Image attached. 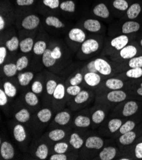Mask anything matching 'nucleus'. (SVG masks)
I'll list each match as a JSON object with an SVG mask.
<instances>
[{"label":"nucleus","mask_w":142,"mask_h":160,"mask_svg":"<svg viewBox=\"0 0 142 160\" xmlns=\"http://www.w3.org/2000/svg\"><path fill=\"white\" fill-rule=\"evenodd\" d=\"M83 26L86 30L91 33H97L101 30L102 25L97 19H88L84 21Z\"/></svg>","instance_id":"obj_29"},{"label":"nucleus","mask_w":142,"mask_h":160,"mask_svg":"<svg viewBox=\"0 0 142 160\" xmlns=\"http://www.w3.org/2000/svg\"><path fill=\"white\" fill-rule=\"evenodd\" d=\"M140 46L141 47V48H142V38L140 40Z\"/></svg>","instance_id":"obj_62"},{"label":"nucleus","mask_w":142,"mask_h":160,"mask_svg":"<svg viewBox=\"0 0 142 160\" xmlns=\"http://www.w3.org/2000/svg\"><path fill=\"white\" fill-rule=\"evenodd\" d=\"M93 13L96 16L102 19H107L110 16V11L104 3H99L94 7Z\"/></svg>","instance_id":"obj_31"},{"label":"nucleus","mask_w":142,"mask_h":160,"mask_svg":"<svg viewBox=\"0 0 142 160\" xmlns=\"http://www.w3.org/2000/svg\"><path fill=\"white\" fill-rule=\"evenodd\" d=\"M124 77L131 79H138L142 77V68H132L124 73Z\"/></svg>","instance_id":"obj_43"},{"label":"nucleus","mask_w":142,"mask_h":160,"mask_svg":"<svg viewBox=\"0 0 142 160\" xmlns=\"http://www.w3.org/2000/svg\"><path fill=\"white\" fill-rule=\"evenodd\" d=\"M5 27V20L3 16L0 15V30L3 31Z\"/></svg>","instance_id":"obj_60"},{"label":"nucleus","mask_w":142,"mask_h":160,"mask_svg":"<svg viewBox=\"0 0 142 160\" xmlns=\"http://www.w3.org/2000/svg\"><path fill=\"white\" fill-rule=\"evenodd\" d=\"M25 104L29 108H37L40 106V100L38 95L31 91L26 92L23 96Z\"/></svg>","instance_id":"obj_17"},{"label":"nucleus","mask_w":142,"mask_h":160,"mask_svg":"<svg viewBox=\"0 0 142 160\" xmlns=\"http://www.w3.org/2000/svg\"><path fill=\"white\" fill-rule=\"evenodd\" d=\"M128 66L130 68H142V56H135L129 59Z\"/></svg>","instance_id":"obj_49"},{"label":"nucleus","mask_w":142,"mask_h":160,"mask_svg":"<svg viewBox=\"0 0 142 160\" xmlns=\"http://www.w3.org/2000/svg\"><path fill=\"white\" fill-rule=\"evenodd\" d=\"M71 120V114L68 110H63L57 112L54 116L52 124L59 126H65L68 125Z\"/></svg>","instance_id":"obj_12"},{"label":"nucleus","mask_w":142,"mask_h":160,"mask_svg":"<svg viewBox=\"0 0 142 160\" xmlns=\"http://www.w3.org/2000/svg\"><path fill=\"white\" fill-rule=\"evenodd\" d=\"M125 86L124 82L121 78H107L104 82H102L98 86L99 89L103 91L109 90H119L122 89Z\"/></svg>","instance_id":"obj_5"},{"label":"nucleus","mask_w":142,"mask_h":160,"mask_svg":"<svg viewBox=\"0 0 142 160\" xmlns=\"http://www.w3.org/2000/svg\"><path fill=\"white\" fill-rule=\"evenodd\" d=\"M35 78V74L32 72H25L19 73L17 75V81L21 87H27L29 86Z\"/></svg>","instance_id":"obj_28"},{"label":"nucleus","mask_w":142,"mask_h":160,"mask_svg":"<svg viewBox=\"0 0 142 160\" xmlns=\"http://www.w3.org/2000/svg\"><path fill=\"white\" fill-rule=\"evenodd\" d=\"M117 154V149L114 146H106L99 153L98 158L101 160H112Z\"/></svg>","instance_id":"obj_22"},{"label":"nucleus","mask_w":142,"mask_h":160,"mask_svg":"<svg viewBox=\"0 0 142 160\" xmlns=\"http://www.w3.org/2000/svg\"><path fill=\"white\" fill-rule=\"evenodd\" d=\"M15 64H16L18 72H21L27 67L29 65V59L27 56H22L17 59Z\"/></svg>","instance_id":"obj_48"},{"label":"nucleus","mask_w":142,"mask_h":160,"mask_svg":"<svg viewBox=\"0 0 142 160\" xmlns=\"http://www.w3.org/2000/svg\"><path fill=\"white\" fill-rule=\"evenodd\" d=\"M84 72L82 73H87V72H95V73H98L97 70L95 67V64H94V60H92L91 61H90L87 65H86V67L84 68Z\"/></svg>","instance_id":"obj_56"},{"label":"nucleus","mask_w":142,"mask_h":160,"mask_svg":"<svg viewBox=\"0 0 142 160\" xmlns=\"http://www.w3.org/2000/svg\"><path fill=\"white\" fill-rule=\"evenodd\" d=\"M68 143L74 149L79 150L83 147L85 142L82 137H81L77 132H73L69 137Z\"/></svg>","instance_id":"obj_26"},{"label":"nucleus","mask_w":142,"mask_h":160,"mask_svg":"<svg viewBox=\"0 0 142 160\" xmlns=\"http://www.w3.org/2000/svg\"><path fill=\"white\" fill-rule=\"evenodd\" d=\"M57 80L54 78H49L46 81L45 88V95L47 98H48L51 102H52V98L55 89L58 84Z\"/></svg>","instance_id":"obj_30"},{"label":"nucleus","mask_w":142,"mask_h":160,"mask_svg":"<svg viewBox=\"0 0 142 160\" xmlns=\"http://www.w3.org/2000/svg\"><path fill=\"white\" fill-rule=\"evenodd\" d=\"M66 99V86L63 82H59L55 91L53 94L52 103V107L54 110L56 112L60 111L62 108L64 103H65Z\"/></svg>","instance_id":"obj_1"},{"label":"nucleus","mask_w":142,"mask_h":160,"mask_svg":"<svg viewBox=\"0 0 142 160\" xmlns=\"http://www.w3.org/2000/svg\"><path fill=\"white\" fill-rule=\"evenodd\" d=\"M12 134L15 140L19 143H24L27 139L26 128L22 123L19 122L13 125Z\"/></svg>","instance_id":"obj_10"},{"label":"nucleus","mask_w":142,"mask_h":160,"mask_svg":"<svg viewBox=\"0 0 142 160\" xmlns=\"http://www.w3.org/2000/svg\"><path fill=\"white\" fill-rule=\"evenodd\" d=\"M137 133H138L133 130L131 132L120 135L118 139L119 144L123 146L131 145L137 138Z\"/></svg>","instance_id":"obj_23"},{"label":"nucleus","mask_w":142,"mask_h":160,"mask_svg":"<svg viewBox=\"0 0 142 160\" xmlns=\"http://www.w3.org/2000/svg\"><path fill=\"white\" fill-rule=\"evenodd\" d=\"M59 7L62 10L65 12L73 13L75 11V4L72 0H67V1L62 2Z\"/></svg>","instance_id":"obj_47"},{"label":"nucleus","mask_w":142,"mask_h":160,"mask_svg":"<svg viewBox=\"0 0 142 160\" xmlns=\"http://www.w3.org/2000/svg\"><path fill=\"white\" fill-rule=\"evenodd\" d=\"M135 156L137 159H142V142L138 143L134 149Z\"/></svg>","instance_id":"obj_55"},{"label":"nucleus","mask_w":142,"mask_h":160,"mask_svg":"<svg viewBox=\"0 0 142 160\" xmlns=\"http://www.w3.org/2000/svg\"><path fill=\"white\" fill-rule=\"evenodd\" d=\"M84 81V73L82 72H77L68 80V85L78 86L82 84Z\"/></svg>","instance_id":"obj_46"},{"label":"nucleus","mask_w":142,"mask_h":160,"mask_svg":"<svg viewBox=\"0 0 142 160\" xmlns=\"http://www.w3.org/2000/svg\"><path fill=\"white\" fill-rule=\"evenodd\" d=\"M68 38L73 42L82 44L86 40V34L82 29L74 28L69 31Z\"/></svg>","instance_id":"obj_15"},{"label":"nucleus","mask_w":142,"mask_h":160,"mask_svg":"<svg viewBox=\"0 0 142 160\" xmlns=\"http://www.w3.org/2000/svg\"><path fill=\"white\" fill-rule=\"evenodd\" d=\"M40 23V19L36 15H29L24 18L21 22L22 27L27 30L36 29Z\"/></svg>","instance_id":"obj_16"},{"label":"nucleus","mask_w":142,"mask_h":160,"mask_svg":"<svg viewBox=\"0 0 142 160\" xmlns=\"http://www.w3.org/2000/svg\"><path fill=\"white\" fill-rule=\"evenodd\" d=\"M50 160H67L72 159L71 157H69L66 153H54L49 157Z\"/></svg>","instance_id":"obj_51"},{"label":"nucleus","mask_w":142,"mask_h":160,"mask_svg":"<svg viewBox=\"0 0 142 160\" xmlns=\"http://www.w3.org/2000/svg\"><path fill=\"white\" fill-rule=\"evenodd\" d=\"M100 48L99 41L94 38H89L86 40L81 45V50L83 54L89 56L98 51Z\"/></svg>","instance_id":"obj_7"},{"label":"nucleus","mask_w":142,"mask_h":160,"mask_svg":"<svg viewBox=\"0 0 142 160\" xmlns=\"http://www.w3.org/2000/svg\"><path fill=\"white\" fill-rule=\"evenodd\" d=\"M7 55V48L4 46L0 47V65H2L4 63Z\"/></svg>","instance_id":"obj_57"},{"label":"nucleus","mask_w":142,"mask_h":160,"mask_svg":"<svg viewBox=\"0 0 142 160\" xmlns=\"http://www.w3.org/2000/svg\"><path fill=\"white\" fill-rule=\"evenodd\" d=\"M8 97L2 88L0 89V106L2 107H5L8 103Z\"/></svg>","instance_id":"obj_53"},{"label":"nucleus","mask_w":142,"mask_h":160,"mask_svg":"<svg viewBox=\"0 0 142 160\" xmlns=\"http://www.w3.org/2000/svg\"><path fill=\"white\" fill-rule=\"evenodd\" d=\"M70 143L65 141H59L56 142L53 146L54 153H66L70 150Z\"/></svg>","instance_id":"obj_38"},{"label":"nucleus","mask_w":142,"mask_h":160,"mask_svg":"<svg viewBox=\"0 0 142 160\" xmlns=\"http://www.w3.org/2000/svg\"><path fill=\"white\" fill-rule=\"evenodd\" d=\"M113 6L115 8L120 11L127 10L129 8L128 3L126 0H114Z\"/></svg>","instance_id":"obj_50"},{"label":"nucleus","mask_w":142,"mask_h":160,"mask_svg":"<svg viewBox=\"0 0 142 160\" xmlns=\"http://www.w3.org/2000/svg\"><path fill=\"white\" fill-rule=\"evenodd\" d=\"M2 88L9 98H14L17 94V88L11 81L4 82Z\"/></svg>","instance_id":"obj_32"},{"label":"nucleus","mask_w":142,"mask_h":160,"mask_svg":"<svg viewBox=\"0 0 142 160\" xmlns=\"http://www.w3.org/2000/svg\"><path fill=\"white\" fill-rule=\"evenodd\" d=\"M62 55V51L59 46H56L53 48L52 50H51V56L57 61L61 58Z\"/></svg>","instance_id":"obj_54"},{"label":"nucleus","mask_w":142,"mask_h":160,"mask_svg":"<svg viewBox=\"0 0 142 160\" xmlns=\"http://www.w3.org/2000/svg\"><path fill=\"white\" fill-rule=\"evenodd\" d=\"M122 108L119 110V115L123 118H129L137 113L140 108L138 102L134 100H130L121 104Z\"/></svg>","instance_id":"obj_4"},{"label":"nucleus","mask_w":142,"mask_h":160,"mask_svg":"<svg viewBox=\"0 0 142 160\" xmlns=\"http://www.w3.org/2000/svg\"><path fill=\"white\" fill-rule=\"evenodd\" d=\"M0 155H1L2 159L4 160H10L15 157V151L11 142L7 140H4L3 142L1 139V142H0Z\"/></svg>","instance_id":"obj_11"},{"label":"nucleus","mask_w":142,"mask_h":160,"mask_svg":"<svg viewBox=\"0 0 142 160\" xmlns=\"http://www.w3.org/2000/svg\"><path fill=\"white\" fill-rule=\"evenodd\" d=\"M43 3L51 9L57 8L59 5V0H43Z\"/></svg>","instance_id":"obj_52"},{"label":"nucleus","mask_w":142,"mask_h":160,"mask_svg":"<svg viewBox=\"0 0 142 160\" xmlns=\"http://www.w3.org/2000/svg\"><path fill=\"white\" fill-rule=\"evenodd\" d=\"M45 23L47 26L55 28L56 29H61L65 27V25L57 18L55 16H49L45 19Z\"/></svg>","instance_id":"obj_41"},{"label":"nucleus","mask_w":142,"mask_h":160,"mask_svg":"<svg viewBox=\"0 0 142 160\" xmlns=\"http://www.w3.org/2000/svg\"><path fill=\"white\" fill-rule=\"evenodd\" d=\"M13 117L17 122L24 124L28 122L31 120V112L28 108L26 107H22L15 112Z\"/></svg>","instance_id":"obj_19"},{"label":"nucleus","mask_w":142,"mask_h":160,"mask_svg":"<svg viewBox=\"0 0 142 160\" xmlns=\"http://www.w3.org/2000/svg\"><path fill=\"white\" fill-rule=\"evenodd\" d=\"M32 154L36 158L40 160L47 159L49 154V148L48 144L44 142H40L35 143L33 148Z\"/></svg>","instance_id":"obj_8"},{"label":"nucleus","mask_w":142,"mask_h":160,"mask_svg":"<svg viewBox=\"0 0 142 160\" xmlns=\"http://www.w3.org/2000/svg\"><path fill=\"white\" fill-rule=\"evenodd\" d=\"M73 124L78 128H88L92 124L91 118L85 114H80L75 117L73 121Z\"/></svg>","instance_id":"obj_14"},{"label":"nucleus","mask_w":142,"mask_h":160,"mask_svg":"<svg viewBox=\"0 0 142 160\" xmlns=\"http://www.w3.org/2000/svg\"><path fill=\"white\" fill-rule=\"evenodd\" d=\"M119 54L122 59L129 60L138 54V49L134 45H128L119 51Z\"/></svg>","instance_id":"obj_20"},{"label":"nucleus","mask_w":142,"mask_h":160,"mask_svg":"<svg viewBox=\"0 0 142 160\" xmlns=\"http://www.w3.org/2000/svg\"><path fill=\"white\" fill-rule=\"evenodd\" d=\"M45 84H43V81H41L40 79H36L31 84V91L37 94V95H40L43 93L44 90Z\"/></svg>","instance_id":"obj_42"},{"label":"nucleus","mask_w":142,"mask_h":160,"mask_svg":"<svg viewBox=\"0 0 142 160\" xmlns=\"http://www.w3.org/2000/svg\"><path fill=\"white\" fill-rule=\"evenodd\" d=\"M18 70L16 64L10 62L4 65L3 67V72L7 77H12L17 74Z\"/></svg>","instance_id":"obj_39"},{"label":"nucleus","mask_w":142,"mask_h":160,"mask_svg":"<svg viewBox=\"0 0 142 160\" xmlns=\"http://www.w3.org/2000/svg\"><path fill=\"white\" fill-rule=\"evenodd\" d=\"M47 49V43L43 40H38L35 43L33 51L37 56H40L43 54Z\"/></svg>","instance_id":"obj_44"},{"label":"nucleus","mask_w":142,"mask_h":160,"mask_svg":"<svg viewBox=\"0 0 142 160\" xmlns=\"http://www.w3.org/2000/svg\"><path fill=\"white\" fill-rule=\"evenodd\" d=\"M106 112L104 109L101 108V107L95 109L92 112L91 116L92 124H93L94 126L100 125L104 121L106 118Z\"/></svg>","instance_id":"obj_27"},{"label":"nucleus","mask_w":142,"mask_h":160,"mask_svg":"<svg viewBox=\"0 0 142 160\" xmlns=\"http://www.w3.org/2000/svg\"><path fill=\"white\" fill-rule=\"evenodd\" d=\"M92 98V92L87 89H82L71 100V107L73 110H77L85 107Z\"/></svg>","instance_id":"obj_2"},{"label":"nucleus","mask_w":142,"mask_h":160,"mask_svg":"<svg viewBox=\"0 0 142 160\" xmlns=\"http://www.w3.org/2000/svg\"><path fill=\"white\" fill-rule=\"evenodd\" d=\"M84 82L88 87L96 88L102 82V77L98 73L87 72L84 73Z\"/></svg>","instance_id":"obj_13"},{"label":"nucleus","mask_w":142,"mask_h":160,"mask_svg":"<svg viewBox=\"0 0 142 160\" xmlns=\"http://www.w3.org/2000/svg\"><path fill=\"white\" fill-rule=\"evenodd\" d=\"M34 40L32 38L27 37L20 42V50L23 53H28L33 50L34 47Z\"/></svg>","instance_id":"obj_33"},{"label":"nucleus","mask_w":142,"mask_h":160,"mask_svg":"<svg viewBox=\"0 0 142 160\" xmlns=\"http://www.w3.org/2000/svg\"><path fill=\"white\" fill-rule=\"evenodd\" d=\"M67 134L68 132L64 129L55 128L47 133V139L52 142H57L64 140L65 138H66Z\"/></svg>","instance_id":"obj_21"},{"label":"nucleus","mask_w":142,"mask_h":160,"mask_svg":"<svg viewBox=\"0 0 142 160\" xmlns=\"http://www.w3.org/2000/svg\"><path fill=\"white\" fill-rule=\"evenodd\" d=\"M35 0H17L16 2L19 6H29L33 5Z\"/></svg>","instance_id":"obj_58"},{"label":"nucleus","mask_w":142,"mask_h":160,"mask_svg":"<svg viewBox=\"0 0 142 160\" xmlns=\"http://www.w3.org/2000/svg\"><path fill=\"white\" fill-rule=\"evenodd\" d=\"M123 124V121L119 118H113L107 122V130L110 133H114L118 132Z\"/></svg>","instance_id":"obj_34"},{"label":"nucleus","mask_w":142,"mask_h":160,"mask_svg":"<svg viewBox=\"0 0 142 160\" xmlns=\"http://www.w3.org/2000/svg\"><path fill=\"white\" fill-rule=\"evenodd\" d=\"M56 62L57 60L51 56V49H47L42 55V62L43 65L47 68H50L53 67Z\"/></svg>","instance_id":"obj_35"},{"label":"nucleus","mask_w":142,"mask_h":160,"mask_svg":"<svg viewBox=\"0 0 142 160\" xmlns=\"http://www.w3.org/2000/svg\"><path fill=\"white\" fill-rule=\"evenodd\" d=\"M133 94L136 95L137 97H142V82H141L137 88H135L133 91Z\"/></svg>","instance_id":"obj_59"},{"label":"nucleus","mask_w":142,"mask_h":160,"mask_svg":"<svg viewBox=\"0 0 142 160\" xmlns=\"http://www.w3.org/2000/svg\"><path fill=\"white\" fill-rule=\"evenodd\" d=\"M136 124V122L133 120L126 121L124 122H123V124H122V126H120L117 132L120 135L127 132H131L135 129Z\"/></svg>","instance_id":"obj_40"},{"label":"nucleus","mask_w":142,"mask_h":160,"mask_svg":"<svg viewBox=\"0 0 142 160\" xmlns=\"http://www.w3.org/2000/svg\"><path fill=\"white\" fill-rule=\"evenodd\" d=\"M53 113L51 108L45 107L38 111L37 113V119L38 122L44 124L48 123L52 118Z\"/></svg>","instance_id":"obj_24"},{"label":"nucleus","mask_w":142,"mask_h":160,"mask_svg":"<svg viewBox=\"0 0 142 160\" xmlns=\"http://www.w3.org/2000/svg\"><path fill=\"white\" fill-rule=\"evenodd\" d=\"M141 28L139 22L133 21H129L125 22L122 26L121 32L123 35H128L138 32Z\"/></svg>","instance_id":"obj_25"},{"label":"nucleus","mask_w":142,"mask_h":160,"mask_svg":"<svg viewBox=\"0 0 142 160\" xmlns=\"http://www.w3.org/2000/svg\"><path fill=\"white\" fill-rule=\"evenodd\" d=\"M129 37L127 35H121L115 37L110 41V47L117 51H120L124 47L128 45Z\"/></svg>","instance_id":"obj_18"},{"label":"nucleus","mask_w":142,"mask_h":160,"mask_svg":"<svg viewBox=\"0 0 142 160\" xmlns=\"http://www.w3.org/2000/svg\"><path fill=\"white\" fill-rule=\"evenodd\" d=\"M119 159H120V160H130L131 159H130V158H128V157H124V158H120Z\"/></svg>","instance_id":"obj_61"},{"label":"nucleus","mask_w":142,"mask_h":160,"mask_svg":"<svg viewBox=\"0 0 142 160\" xmlns=\"http://www.w3.org/2000/svg\"><path fill=\"white\" fill-rule=\"evenodd\" d=\"M100 98L109 103H120L128 99V93L122 89L109 91L104 93Z\"/></svg>","instance_id":"obj_3"},{"label":"nucleus","mask_w":142,"mask_h":160,"mask_svg":"<svg viewBox=\"0 0 142 160\" xmlns=\"http://www.w3.org/2000/svg\"><path fill=\"white\" fill-rule=\"evenodd\" d=\"M94 64H95V67L98 73L101 75L106 77L112 74V66L106 59L100 58H96L94 59Z\"/></svg>","instance_id":"obj_9"},{"label":"nucleus","mask_w":142,"mask_h":160,"mask_svg":"<svg viewBox=\"0 0 142 160\" xmlns=\"http://www.w3.org/2000/svg\"><path fill=\"white\" fill-rule=\"evenodd\" d=\"M141 11V6L139 3H133L131 5L126 12L127 18L130 20H133L138 17Z\"/></svg>","instance_id":"obj_36"},{"label":"nucleus","mask_w":142,"mask_h":160,"mask_svg":"<svg viewBox=\"0 0 142 160\" xmlns=\"http://www.w3.org/2000/svg\"><path fill=\"white\" fill-rule=\"evenodd\" d=\"M19 38L13 36L10 40H8L5 43V47L7 48V49L10 52H13L17 50L19 47Z\"/></svg>","instance_id":"obj_45"},{"label":"nucleus","mask_w":142,"mask_h":160,"mask_svg":"<svg viewBox=\"0 0 142 160\" xmlns=\"http://www.w3.org/2000/svg\"><path fill=\"white\" fill-rule=\"evenodd\" d=\"M105 145L104 140L96 135H91L87 138L84 144V149L88 151L101 150Z\"/></svg>","instance_id":"obj_6"},{"label":"nucleus","mask_w":142,"mask_h":160,"mask_svg":"<svg viewBox=\"0 0 142 160\" xmlns=\"http://www.w3.org/2000/svg\"><path fill=\"white\" fill-rule=\"evenodd\" d=\"M82 90V88L80 86H71L68 85L66 87V100H71L75 96H76Z\"/></svg>","instance_id":"obj_37"}]
</instances>
